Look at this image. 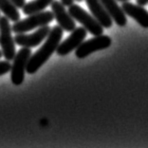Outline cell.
Returning <instances> with one entry per match:
<instances>
[{
  "label": "cell",
  "instance_id": "cell-1",
  "mask_svg": "<svg viewBox=\"0 0 148 148\" xmlns=\"http://www.w3.org/2000/svg\"><path fill=\"white\" fill-rule=\"evenodd\" d=\"M63 29L60 26H55L50 29L46 42L33 55L29 57L26 66V71L29 74L35 73L50 58L61 42L63 37Z\"/></svg>",
  "mask_w": 148,
  "mask_h": 148
},
{
  "label": "cell",
  "instance_id": "cell-2",
  "mask_svg": "<svg viewBox=\"0 0 148 148\" xmlns=\"http://www.w3.org/2000/svg\"><path fill=\"white\" fill-rule=\"evenodd\" d=\"M54 19L52 12H40L34 13V14L29 15V17L24 20H19L17 22H14V24L12 26V32L17 33H26L28 32L32 31L33 29L42 27L45 25H49Z\"/></svg>",
  "mask_w": 148,
  "mask_h": 148
},
{
  "label": "cell",
  "instance_id": "cell-3",
  "mask_svg": "<svg viewBox=\"0 0 148 148\" xmlns=\"http://www.w3.org/2000/svg\"><path fill=\"white\" fill-rule=\"evenodd\" d=\"M69 13L75 21L82 24L84 28L86 29V32H88L90 34L94 36L103 34V28L93 16L87 13L82 7L72 4L71 6H69Z\"/></svg>",
  "mask_w": 148,
  "mask_h": 148
},
{
  "label": "cell",
  "instance_id": "cell-4",
  "mask_svg": "<svg viewBox=\"0 0 148 148\" xmlns=\"http://www.w3.org/2000/svg\"><path fill=\"white\" fill-rule=\"evenodd\" d=\"M12 32L10 19L5 15L0 16V46L2 49V55L7 61H12L15 55V43Z\"/></svg>",
  "mask_w": 148,
  "mask_h": 148
},
{
  "label": "cell",
  "instance_id": "cell-5",
  "mask_svg": "<svg viewBox=\"0 0 148 148\" xmlns=\"http://www.w3.org/2000/svg\"><path fill=\"white\" fill-rule=\"evenodd\" d=\"M32 56V50L29 48H22L16 53L12 59L11 68V79L13 85L20 86L24 82L26 66L29 57Z\"/></svg>",
  "mask_w": 148,
  "mask_h": 148
},
{
  "label": "cell",
  "instance_id": "cell-6",
  "mask_svg": "<svg viewBox=\"0 0 148 148\" xmlns=\"http://www.w3.org/2000/svg\"><path fill=\"white\" fill-rule=\"evenodd\" d=\"M111 43H112L111 38L106 35L101 34L95 36L94 38L89 39L81 44L75 50V55L77 58L84 59L93 52L109 48L111 46Z\"/></svg>",
  "mask_w": 148,
  "mask_h": 148
},
{
  "label": "cell",
  "instance_id": "cell-7",
  "mask_svg": "<svg viewBox=\"0 0 148 148\" xmlns=\"http://www.w3.org/2000/svg\"><path fill=\"white\" fill-rule=\"evenodd\" d=\"M50 29L49 25L42 26L37 29L32 34H26V33H17L15 35L14 43L23 48H34V47L39 46L47 37L50 32Z\"/></svg>",
  "mask_w": 148,
  "mask_h": 148
},
{
  "label": "cell",
  "instance_id": "cell-8",
  "mask_svg": "<svg viewBox=\"0 0 148 148\" xmlns=\"http://www.w3.org/2000/svg\"><path fill=\"white\" fill-rule=\"evenodd\" d=\"M86 37V29L84 27L75 28L71 32L68 38L65 41L60 43L56 49V53L59 56H65L69 54L72 50L76 49L84 42Z\"/></svg>",
  "mask_w": 148,
  "mask_h": 148
},
{
  "label": "cell",
  "instance_id": "cell-9",
  "mask_svg": "<svg viewBox=\"0 0 148 148\" xmlns=\"http://www.w3.org/2000/svg\"><path fill=\"white\" fill-rule=\"evenodd\" d=\"M51 12L54 15V18L56 19L58 26H60L63 29V31L71 32L74 29L76 28L75 20H74L69 12H66L61 1H52L51 4Z\"/></svg>",
  "mask_w": 148,
  "mask_h": 148
},
{
  "label": "cell",
  "instance_id": "cell-10",
  "mask_svg": "<svg viewBox=\"0 0 148 148\" xmlns=\"http://www.w3.org/2000/svg\"><path fill=\"white\" fill-rule=\"evenodd\" d=\"M86 2L93 17L100 23L103 28L109 29L112 27L113 20L111 19L100 0H86Z\"/></svg>",
  "mask_w": 148,
  "mask_h": 148
},
{
  "label": "cell",
  "instance_id": "cell-11",
  "mask_svg": "<svg viewBox=\"0 0 148 148\" xmlns=\"http://www.w3.org/2000/svg\"><path fill=\"white\" fill-rule=\"evenodd\" d=\"M122 9L126 15L130 16L131 18L136 20L138 24L144 29H148V12L143 6L134 5L130 2H123Z\"/></svg>",
  "mask_w": 148,
  "mask_h": 148
},
{
  "label": "cell",
  "instance_id": "cell-12",
  "mask_svg": "<svg viewBox=\"0 0 148 148\" xmlns=\"http://www.w3.org/2000/svg\"><path fill=\"white\" fill-rule=\"evenodd\" d=\"M106 11L109 14L111 19L120 27H124L127 23L125 13L123 11L122 7L117 4V0H100Z\"/></svg>",
  "mask_w": 148,
  "mask_h": 148
},
{
  "label": "cell",
  "instance_id": "cell-13",
  "mask_svg": "<svg viewBox=\"0 0 148 148\" xmlns=\"http://www.w3.org/2000/svg\"><path fill=\"white\" fill-rule=\"evenodd\" d=\"M53 0H32L23 6V12L26 15L34 14V13L43 12L47 7H49Z\"/></svg>",
  "mask_w": 148,
  "mask_h": 148
},
{
  "label": "cell",
  "instance_id": "cell-14",
  "mask_svg": "<svg viewBox=\"0 0 148 148\" xmlns=\"http://www.w3.org/2000/svg\"><path fill=\"white\" fill-rule=\"evenodd\" d=\"M0 11L12 22H17L20 20L18 9L10 0H0Z\"/></svg>",
  "mask_w": 148,
  "mask_h": 148
},
{
  "label": "cell",
  "instance_id": "cell-15",
  "mask_svg": "<svg viewBox=\"0 0 148 148\" xmlns=\"http://www.w3.org/2000/svg\"><path fill=\"white\" fill-rule=\"evenodd\" d=\"M12 65L10 61H1L0 62V76L4 75V74L11 71Z\"/></svg>",
  "mask_w": 148,
  "mask_h": 148
},
{
  "label": "cell",
  "instance_id": "cell-16",
  "mask_svg": "<svg viewBox=\"0 0 148 148\" xmlns=\"http://www.w3.org/2000/svg\"><path fill=\"white\" fill-rule=\"evenodd\" d=\"M17 9H22L23 6L26 4V0H10Z\"/></svg>",
  "mask_w": 148,
  "mask_h": 148
},
{
  "label": "cell",
  "instance_id": "cell-17",
  "mask_svg": "<svg viewBox=\"0 0 148 148\" xmlns=\"http://www.w3.org/2000/svg\"><path fill=\"white\" fill-rule=\"evenodd\" d=\"M75 0H61V3L65 6V7H69L71 6Z\"/></svg>",
  "mask_w": 148,
  "mask_h": 148
},
{
  "label": "cell",
  "instance_id": "cell-18",
  "mask_svg": "<svg viewBox=\"0 0 148 148\" xmlns=\"http://www.w3.org/2000/svg\"><path fill=\"white\" fill-rule=\"evenodd\" d=\"M137 3L140 6H145L148 4V0H137Z\"/></svg>",
  "mask_w": 148,
  "mask_h": 148
},
{
  "label": "cell",
  "instance_id": "cell-19",
  "mask_svg": "<svg viewBox=\"0 0 148 148\" xmlns=\"http://www.w3.org/2000/svg\"><path fill=\"white\" fill-rule=\"evenodd\" d=\"M125 1H128V0H117V2H125Z\"/></svg>",
  "mask_w": 148,
  "mask_h": 148
},
{
  "label": "cell",
  "instance_id": "cell-20",
  "mask_svg": "<svg viewBox=\"0 0 148 148\" xmlns=\"http://www.w3.org/2000/svg\"><path fill=\"white\" fill-rule=\"evenodd\" d=\"M1 57H2V51L0 50V58H1Z\"/></svg>",
  "mask_w": 148,
  "mask_h": 148
},
{
  "label": "cell",
  "instance_id": "cell-21",
  "mask_svg": "<svg viewBox=\"0 0 148 148\" xmlns=\"http://www.w3.org/2000/svg\"><path fill=\"white\" fill-rule=\"evenodd\" d=\"M75 1H78V2H82L83 0H75Z\"/></svg>",
  "mask_w": 148,
  "mask_h": 148
}]
</instances>
